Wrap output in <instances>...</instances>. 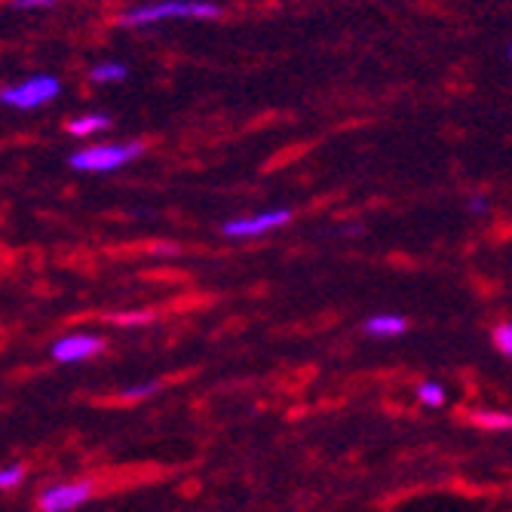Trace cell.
<instances>
[{
	"label": "cell",
	"instance_id": "6da1fadb",
	"mask_svg": "<svg viewBox=\"0 0 512 512\" xmlns=\"http://www.w3.org/2000/svg\"><path fill=\"white\" fill-rule=\"evenodd\" d=\"M221 10L206 0H160V4L135 7L123 16V25H157L163 19H218Z\"/></svg>",
	"mask_w": 512,
	"mask_h": 512
},
{
	"label": "cell",
	"instance_id": "7a4b0ae2",
	"mask_svg": "<svg viewBox=\"0 0 512 512\" xmlns=\"http://www.w3.org/2000/svg\"><path fill=\"white\" fill-rule=\"evenodd\" d=\"M138 154H142V145H138V142H129V145H92V148H83V151L71 154L68 163L77 172H114V169L132 163Z\"/></svg>",
	"mask_w": 512,
	"mask_h": 512
},
{
	"label": "cell",
	"instance_id": "3957f363",
	"mask_svg": "<svg viewBox=\"0 0 512 512\" xmlns=\"http://www.w3.org/2000/svg\"><path fill=\"white\" fill-rule=\"evenodd\" d=\"M62 92V83L53 77V74H37V77H28L16 86H7L0 92V99L10 108H19V111H34L46 102H53Z\"/></svg>",
	"mask_w": 512,
	"mask_h": 512
},
{
	"label": "cell",
	"instance_id": "277c9868",
	"mask_svg": "<svg viewBox=\"0 0 512 512\" xmlns=\"http://www.w3.org/2000/svg\"><path fill=\"white\" fill-rule=\"evenodd\" d=\"M292 221V212L289 209H267V212H258V215H249V218H230L221 224V234L230 237V240H255V237H264L270 230L283 227Z\"/></svg>",
	"mask_w": 512,
	"mask_h": 512
},
{
	"label": "cell",
	"instance_id": "5b68a950",
	"mask_svg": "<svg viewBox=\"0 0 512 512\" xmlns=\"http://www.w3.org/2000/svg\"><path fill=\"white\" fill-rule=\"evenodd\" d=\"M92 497V482L80 479V482H59L50 485L40 494V509L43 512H71L77 506H83Z\"/></svg>",
	"mask_w": 512,
	"mask_h": 512
},
{
	"label": "cell",
	"instance_id": "8992f818",
	"mask_svg": "<svg viewBox=\"0 0 512 512\" xmlns=\"http://www.w3.org/2000/svg\"><path fill=\"white\" fill-rule=\"evenodd\" d=\"M102 353V341L92 338V335H68V338H59L50 350V356L62 365H77V362H86L92 356Z\"/></svg>",
	"mask_w": 512,
	"mask_h": 512
},
{
	"label": "cell",
	"instance_id": "52a82bcc",
	"mask_svg": "<svg viewBox=\"0 0 512 512\" xmlns=\"http://www.w3.org/2000/svg\"><path fill=\"white\" fill-rule=\"evenodd\" d=\"M405 329H408V322L396 313H378L365 322V335L371 338H399L405 335Z\"/></svg>",
	"mask_w": 512,
	"mask_h": 512
},
{
	"label": "cell",
	"instance_id": "ba28073f",
	"mask_svg": "<svg viewBox=\"0 0 512 512\" xmlns=\"http://www.w3.org/2000/svg\"><path fill=\"white\" fill-rule=\"evenodd\" d=\"M108 126H111V120H108L105 114H86V117H77L74 123H68V132L77 135V138H86V135L102 132V129H108Z\"/></svg>",
	"mask_w": 512,
	"mask_h": 512
},
{
	"label": "cell",
	"instance_id": "9c48e42d",
	"mask_svg": "<svg viewBox=\"0 0 512 512\" xmlns=\"http://www.w3.org/2000/svg\"><path fill=\"white\" fill-rule=\"evenodd\" d=\"M126 65L123 62H102L89 71V80L92 83H117V80H126Z\"/></svg>",
	"mask_w": 512,
	"mask_h": 512
},
{
	"label": "cell",
	"instance_id": "30bf717a",
	"mask_svg": "<svg viewBox=\"0 0 512 512\" xmlns=\"http://www.w3.org/2000/svg\"><path fill=\"white\" fill-rule=\"evenodd\" d=\"M417 399H421V405H427V408H442L445 405V387L436 381H424L421 387H417Z\"/></svg>",
	"mask_w": 512,
	"mask_h": 512
},
{
	"label": "cell",
	"instance_id": "8fae6325",
	"mask_svg": "<svg viewBox=\"0 0 512 512\" xmlns=\"http://www.w3.org/2000/svg\"><path fill=\"white\" fill-rule=\"evenodd\" d=\"M473 421L488 430H512V414H500V411H476Z\"/></svg>",
	"mask_w": 512,
	"mask_h": 512
},
{
	"label": "cell",
	"instance_id": "7c38bea8",
	"mask_svg": "<svg viewBox=\"0 0 512 512\" xmlns=\"http://www.w3.org/2000/svg\"><path fill=\"white\" fill-rule=\"evenodd\" d=\"M22 479H25V470H22V463H7V467L0 470V488H4V491L16 488V485H19Z\"/></svg>",
	"mask_w": 512,
	"mask_h": 512
},
{
	"label": "cell",
	"instance_id": "4fadbf2b",
	"mask_svg": "<svg viewBox=\"0 0 512 512\" xmlns=\"http://www.w3.org/2000/svg\"><path fill=\"white\" fill-rule=\"evenodd\" d=\"M494 341H497L500 353L512 359V322H503V325H497V332H494Z\"/></svg>",
	"mask_w": 512,
	"mask_h": 512
},
{
	"label": "cell",
	"instance_id": "5bb4252c",
	"mask_svg": "<svg viewBox=\"0 0 512 512\" xmlns=\"http://www.w3.org/2000/svg\"><path fill=\"white\" fill-rule=\"evenodd\" d=\"M157 390H160V384H157V381H148V384H135V387H129L123 396H126V399H145V396H154Z\"/></svg>",
	"mask_w": 512,
	"mask_h": 512
},
{
	"label": "cell",
	"instance_id": "9a60e30c",
	"mask_svg": "<svg viewBox=\"0 0 512 512\" xmlns=\"http://www.w3.org/2000/svg\"><path fill=\"white\" fill-rule=\"evenodd\" d=\"M16 10H40V7H53V0H13Z\"/></svg>",
	"mask_w": 512,
	"mask_h": 512
},
{
	"label": "cell",
	"instance_id": "2e32d148",
	"mask_svg": "<svg viewBox=\"0 0 512 512\" xmlns=\"http://www.w3.org/2000/svg\"><path fill=\"white\" fill-rule=\"evenodd\" d=\"M470 209H473V212H488V203H485V200H473Z\"/></svg>",
	"mask_w": 512,
	"mask_h": 512
},
{
	"label": "cell",
	"instance_id": "e0dca14e",
	"mask_svg": "<svg viewBox=\"0 0 512 512\" xmlns=\"http://www.w3.org/2000/svg\"><path fill=\"white\" fill-rule=\"evenodd\" d=\"M509 56H512V50H509Z\"/></svg>",
	"mask_w": 512,
	"mask_h": 512
}]
</instances>
